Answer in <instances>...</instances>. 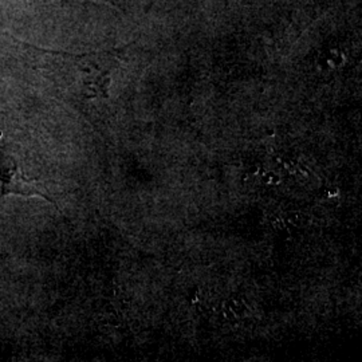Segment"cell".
Instances as JSON below:
<instances>
[{"mask_svg":"<svg viewBox=\"0 0 362 362\" xmlns=\"http://www.w3.org/2000/svg\"><path fill=\"white\" fill-rule=\"evenodd\" d=\"M0 187H1V197L8 194H19L26 197H42L49 202H52L46 194L40 184L34 180H30L25 176L19 167L15 156L4 146L0 139Z\"/></svg>","mask_w":362,"mask_h":362,"instance_id":"obj_1","label":"cell"},{"mask_svg":"<svg viewBox=\"0 0 362 362\" xmlns=\"http://www.w3.org/2000/svg\"><path fill=\"white\" fill-rule=\"evenodd\" d=\"M98 1H104L107 4H112L115 7H121V0H98Z\"/></svg>","mask_w":362,"mask_h":362,"instance_id":"obj_2","label":"cell"}]
</instances>
